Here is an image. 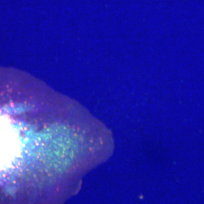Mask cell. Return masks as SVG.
Wrapping results in <instances>:
<instances>
[{
  "label": "cell",
  "instance_id": "cell-1",
  "mask_svg": "<svg viewBox=\"0 0 204 204\" xmlns=\"http://www.w3.org/2000/svg\"><path fill=\"white\" fill-rule=\"evenodd\" d=\"M95 132L74 101L0 70V204H62L89 165Z\"/></svg>",
  "mask_w": 204,
  "mask_h": 204
}]
</instances>
